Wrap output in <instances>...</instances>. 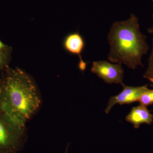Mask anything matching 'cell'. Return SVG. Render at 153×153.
Returning a JSON list of instances; mask_svg holds the SVG:
<instances>
[{"label": "cell", "instance_id": "obj_5", "mask_svg": "<svg viewBox=\"0 0 153 153\" xmlns=\"http://www.w3.org/2000/svg\"><path fill=\"white\" fill-rule=\"evenodd\" d=\"M123 90L119 94L112 96L110 98L107 106L105 109V113H109L115 105L130 104L137 102L143 94L149 90L148 85L134 87L122 85Z\"/></svg>", "mask_w": 153, "mask_h": 153}, {"label": "cell", "instance_id": "obj_6", "mask_svg": "<svg viewBox=\"0 0 153 153\" xmlns=\"http://www.w3.org/2000/svg\"><path fill=\"white\" fill-rule=\"evenodd\" d=\"M63 46L68 53L79 56L80 59L79 68L82 71H84L87 64L81 58V54L85 46V41L82 36L78 32L68 34L64 38Z\"/></svg>", "mask_w": 153, "mask_h": 153}, {"label": "cell", "instance_id": "obj_12", "mask_svg": "<svg viewBox=\"0 0 153 153\" xmlns=\"http://www.w3.org/2000/svg\"><path fill=\"white\" fill-rule=\"evenodd\" d=\"M152 20L153 21V15H152ZM147 31L148 33H149V34H153V25H152V26L148 29Z\"/></svg>", "mask_w": 153, "mask_h": 153}, {"label": "cell", "instance_id": "obj_7", "mask_svg": "<svg viewBox=\"0 0 153 153\" xmlns=\"http://www.w3.org/2000/svg\"><path fill=\"white\" fill-rule=\"evenodd\" d=\"M126 120L132 124L134 128H138L142 124H152L153 122V115L146 106L140 104L132 108L130 112L126 117Z\"/></svg>", "mask_w": 153, "mask_h": 153}, {"label": "cell", "instance_id": "obj_9", "mask_svg": "<svg viewBox=\"0 0 153 153\" xmlns=\"http://www.w3.org/2000/svg\"><path fill=\"white\" fill-rule=\"evenodd\" d=\"M10 48L0 51V70H4L8 66L9 62L10 59Z\"/></svg>", "mask_w": 153, "mask_h": 153}, {"label": "cell", "instance_id": "obj_11", "mask_svg": "<svg viewBox=\"0 0 153 153\" xmlns=\"http://www.w3.org/2000/svg\"><path fill=\"white\" fill-rule=\"evenodd\" d=\"M10 47L6 45V44L3 43L0 40V51H3L4 50H7L9 49Z\"/></svg>", "mask_w": 153, "mask_h": 153}, {"label": "cell", "instance_id": "obj_1", "mask_svg": "<svg viewBox=\"0 0 153 153\" xmlns=\"http://www.w3.org/2000/svg\"><path fill=\"white\" fill-rule=\"evenodd\" d=\"M2 71L0 78V111L25 127L41 106L37 85L31 76L21 68L8 66Z\"/></svg>", "mask_w": 153, "mask_h": 153}, {"label": "cell", "instance_id": "obj_13", "mask_svg": "<svg viewBox=\"0 0 153 153\" xmlns=\"http://www.w3.org/2000/svg\"><path fill=\"white\" fill-rule=\"evenodd\" d=\"M68 147H67V148H66V152H65V153H67V152H68Z\"/></svg>", "mask_w": 153, "mask_h": 153}, {"label": "cell", "instance_id": "obj_15", "mask_svg": "<svg viewBox=\"0 0 153 153\" xmlns=\"http://www.w3.org/2000/svg\"><path fill=\"white\" fill-rule=\"evenodd\" d=\"M152 1L153 2V0H152Z\"/></svg>", "mask_w": 153, "mask_h": 153}, {"label": "cell", "instance_id": "obj_2", "mask_svg": "<svg viewBox=\"0 0 153 153\" xmlns=\"http://www.w3.org/2000/svg\"><path fill=\"white\" fill-rule=\"evenodd\" d=\"M108 38L110 46L108 59L111 62L123 63L132 69L143 66L142 58L148 53L149 46L135 15L131 14L126 21L114 22Z\"/></svg>", "mask_w": 153, "mask_h": 153}, {"label": "cell", "instance_id": "obj_4", "mask_svg": "<svg viewBox=\"0 0 153 153\" xmlns=\"http://www.w3.org/2000/svg\"><path fill=\"white\" fill-rule=\"evenodd\" d=\"M91 71L108 84H124V70L121 63L113 64L103 60L94 61Z\"/></svg>", "mask_w": 153, "mask_h": 153}, {"label": "cell", "instance_id": "obj_8", "mask_svg": "<svg viewBox=\"0 0 153 153\" xmlns=\"http://www.w3.org/2000/svg\"><path fill=\"white\" fill-rule=\"evenodd\" d=\"M137 102L140 104L147 107L153 104V89H149L143 94Z\"/></svg>", "mask_w": 153, "mask_h": 153}, {"label": "cell", "instance_id": "obj_14", "mask_svg": "<svg viewBox=\"0 0 153 153\" xmlns=\"http://www.w3.org/2000/svg\"><path fill=\"white\" fill-rule=\"evenodd\" d=\"M151 86H152V87L153 88V84H152V85H151Z\"/></svg>", "mask_w": 153, "mask_h": 153}, {"label": "cell", "instance_id": "obj_3", "mask_svg": "<svg viewBox=\"0 0 153 153\" xmlns=\"http://www.w3.org/2000/svg\"><path fill=\"white\" fill-rule=\"evenodd\" d=\"M25 128L0 111V153L20 152L25 143Z\"/></svg>", "mask_w": 153, "mask_h": 153}, {"label": "cell", "instance_id": "obj_10", "mask_svg": "<svg viewBox=\"0 0 153 153\" xmlns=\"http://www.w3.org/2000/svg\"><path fill=\"white\" fill-rule=\"evenodd\" d=\"M143 77L149 80L153 84V39L152 52L148 60V68L144 74Z\"/></svg>", "mask_w": 153, "mask_h": 153}]
</instances>
